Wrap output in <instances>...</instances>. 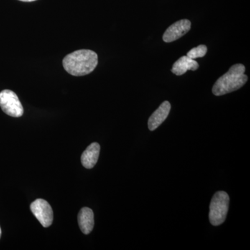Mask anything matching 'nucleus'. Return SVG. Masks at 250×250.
<instances>
[{"mask_svg":"<svg viewBox=\"0 0 250 250\" xmlns=\"http://www.w3.org/2000/svg\"><path fill=\"white\" fill-rule=\"evenodd\" d=\"M191 28V22L187 19L181 20L170 26L164 34L163 40L166 42L177 41L187 34Z\"/></svg>","mask_w":250,"mask_h":250,"instance_id":"nucleus-6","label":"nucleus"},{"mask_svg":"<svg viewBox=\"0 0 250 250\" xmlns=\"http://www.w3.org/2000/svg\"><path fill=\"white\" fill-rule=\"evenodd\" d=\"M229 205V197L225 191H218L212 197L210 205L209 220L213 226H218L225 221Z\"/></svg>","mask_w":250,"mask_h":250,"instance_id":"nucleus-3","label":"nucleus"},{"mask_svg":"<svg viewBox=\"0 0 250 250\" xmlns=\"http://www.w3.org/2000/svg\"><path fill=\"white\" fill-rule=\"evenodd\" d=\"M207 47L205 45L197 46L195 48H192L188 52L187 57L192 59L201 58L205 57L207 52Z\"/></svg>","mask_w":250,"mask_h":250,"instance_id":"nucleus-11","label":"nucleus"},{"mask_svg":"<svg viewBox=\"0 0 250 250\" xmlns=\"http://www.w3.org/2000/svg\"><path fill=\"white\" fill-rule=\"evenodd\" d=\"M19 1H24V2H31V1H36V0H19Z\"/></svg>","mask_w":250,"mask_h":250,"instance_id":"nucleus-12","label":"nucleus"},{"mask_svg":"<svg viewBox=\"0 0 250 250\" xmlns=\"http://www.w3.org/2000/svg\"><path fill=\"white\" fill-rule=\"evenodd\" d=\"M1 228H0V238H1Z\"/></svg>","mask_w":250,"mask_h":250,"instance_id":"nucleus-13","label":"nucleus"},{"mask_svg":"<svg viewBox=\"0 0 250 250\" xmlns=\"http://www.w3.org/2000/svg\"><path fill=\"white\" fill-rule=\"evenodd\" d=\"M98 54L89 49H80L67 55L62 60L64 69L73 76L91 73L98 65Z\"/></svg>","mask_w":250,"mask_h":250,"instance_id":"nucleus-1","label":"nucleus"},{"mask_svg":"<svg viewBox=\"0 0 250 250\" xmlns=\"http://www.w3.org/2000/svg\"><path fill=\"white\" fill-rule=\"evenodd\" d=\"M171 109L170 103L168 101L164 102L159 108L149 117L148 121V128L150 131H154L168 116Z\"/></svg>","mask_w":250,"mask_h":250,"instance_id":"nucleus-7","label":"nucleus"},{"mask_svg":"<svg viewBox=\"0 0 250 250\" xmlns=\"http://www.w3.org/2000/svg\"><path fill=\"white\" fill-rule=\"evenodd\" d=\"M31 212L44 228H48L53 223V210L45 200L38 199L31 203Z\"/></svg>","mask_w":250,"mask_h":250,"instance_id":"nucleus-5","label":"nucleus"},{"mask_svg":"<svg viewBox=\"0 0 250 250\" xmlns=\"http://www.w3.org/2000/svg\"><path fill=\"white\" fill-rule=\"evenodd\" d=\"M199 64L196 61L189 58L187 56H183V57L179 58L173 65H172V73L177 76H181L185 74L188 70H192L195 71L198 69Z\"/></svg>","mask_w":250,"mask_h":250,"instance_id":"nucleus-9","label":"nucleus"},{"mask_svg":"<svg viewBox=\"0 0 250 250\" xmlns=\"http://www.w3.org/2000/svg\"><path fill=\"white\" fill-rule=\"evenodd\" d=\"M246 67L241 63L235 64L215 82L212 92L215 96H221L236 91L246 84L248 77L245 75Z\"/></svg>","mask_w":250,"mask_h":250,"instance_id":"nucleus-2","label":"nucleus"},{"mask_svg":"<svg viewBox=\"0 0 250 250\" xmlns=\"http://www.w3.org/2000/svg\"><path fill=\"white\" fill-rule=\"evenodd\" d=\"M79 226L84 234H89L94 228V213L93 210L88 207L80 210L78 214Z\"/></svg>","mask_w":250,"mask_h":250,"instance_id":"nucleus-10","label":"nucleus"},{"mask_svg":"<svg viewBox=\"0 0 250 250\" xmlns=\"http://www.w3.org/2000/svg\"><path fill=\"white\" fill-rule=\"evenodd\" d=\"M0 106L8 116L19 118L24 113V108L18 95L12 90L0 92Z\"/></svg>","mask_w":250,"mask_h":250,"instance_id":"nucleus-4","label":"nucleus"},{"mask_svg":"<svg viewBox=\"0 0 250 250\" xmlns=\"http://www.w3.org/2000/svg\"><path fill=\"white\" fill-rule=\"evenodd\" d=\"M100 152V146L98 143L90 144L81 157V161L83 167L87 169L93 168L98 162Z\"/></svg>","mask_w":250,"mask_h":250,"instance_id":"nucleus-8","label":"nucleus"}]
</instances>
